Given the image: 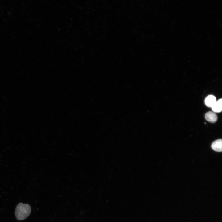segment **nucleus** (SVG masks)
<instances>
[{
  "mask_svg": "<svg viewBox=\"0 0 222 222\" xmlns=\"http://www.w3.org/2000/svg\"><path fill=\"white\" fill-rule=\"evenodd\" d=\"M31 211V208L29 204L20 203L17 205L15 209L16 217L18 220H24L30 215Z\"/></svg>",
  "mask_w": 222,
  "mask_h": 222,
  "instance_id": "f257e3e1",
  "label": "nucleus"
},
{
  "mask_svg": "<svg viewBox=\"0 0 222 222\" xmlns=\"http://www.w3.org/2000/svg\"><path fill=\"white\" fill-rule=\"evenodd\" d=\"M212 149L215 151L220 152L222 150V140L218 139L214 141L211 145Z\"/></svg>",
  "mask_w": 222,
  "mask_h": 222,
  "instance_id": "f03ea898",
  "label": "nucleus"
},
{
  "mask_svg": "<svg viewBox=\"0 0 222 222\" xmlns=\"http://www.w3.org/2000/svg\"><path fill=\"white\" fill-rule=\"evenodd\" d=\"M205 118L207 121L212 123L215 122L217 120L216 115L213 112L209 111L205 114Z\"/></svg>",
  "mask_w": 222,
  "mask_h": 222,
  "instance_id": "7ed1b4c3",
  "label": "nucleus"
},
{
  "mask_svg": "<svg viewBox=\"0 0 222 222\" xmlns=\"http://www.w3.org/2000/svg\"><path fill=\"white\" fill-rule=\"evenodd\" d=\"M216 101L215 97L212 95L207 96L205 100V103L206 105L209 107H211Z\"/></svg>",
  "mask_w": 222,
  "mask_h": 222,
  "instance_id": "20e7f679",
  "label": "nucleus"
},
{
  "mask_svg": "<svg viewBox=\"0 0 222 222\" xmlns=\"http://www.w3.org/2000/svg\"><path fill=\"white\" fill-rule=\"evenodd\" d=\"M222 99H220L216 101L215 104L211 107L212 110L215 113H219L222 110Z\"/></svg>",
  "mask_w": 222,
  "mask_h": 222,
  "instance_id": "39448f33",
  "label": "nucleus"
}]
</instances>
